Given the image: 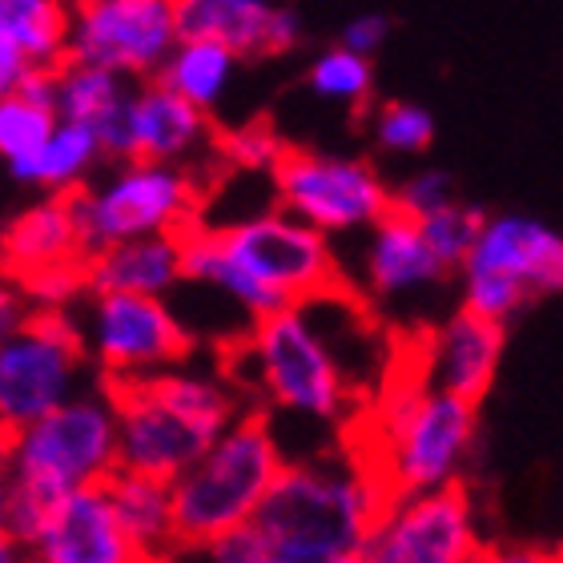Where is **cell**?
I'll return each instance as SVG.
<instances>
[{"label":"cell","instance_id":"ba28073f","mask_svg":"<svg viewBox=\"0 0 563 563\" xmlns=\"http://www.w3.org/2000/svg\"><path fill=\"white\" fill-rule=\"evenodd\" d=\"M85 366L89 351L69 310L33 306L21 330L0 342V459L24 427L81 395Z\"/></svg>","mask_w":563,"mask_h":563},{"label":"cell","instance_id":"6da1fadb","mask_svg":"<svg viewBox=\"0 0 563 563\" xmlns=\"http://www.w3.org/2000/svg\"><path fill=\"white\" fill-rule=\"evenodd\" d=\"M181 282L222 294L250 322L346 290L334 242L278 206L218 230H181Z\"/></svg>","mask_w":563,"mask_h":563},{"label":"cell","instance_id":"52a82bcc","mask_svg":"<svg viewBox=\"0 0 563 563\" xmlns=\"http://www.w3.org/2000/svg\"><path fill=\"white\" fill-rule=\"evenodd\" d=\"M206 181L177 165L121 162L101 186L73 189L85 254L121 246L133 238L181 234L201 222Z\"/></svg>","mask_w":563,"mask_h":563},{"label":"cell","instance_id":"5bb4252c","mask_svg":"<svg viewBox=\"0 0 563 563\" xmlns=\"http://www.w3.org/2000/svg\"><path fill=\"white\" fill-rule=\"evenodd\" d=\"M459 274H495L536 298L563 290V234L528 213H492Z\"/></svg>","mask_w":563,"mask_h":563},{"label":"cell","instance_id":"7a4b0ae2","mask_svg":"<svg viewBox=\"0 0 563 563\" xmlns=\"http://www.w3.org/2000/svg\"><path fill=\"white\" fill-rule=\"evenodd\" d=\"M387 504L390 495L383 492L371 463H358L346 451L310 455L278 471L254 516V528L278 552L306 563H330L363 552Z\"/></svg>","mask_w":563,"mask_h":563},{"label":"cell","instance_id":"836d02e7","mask_svg":"<svg viewBox=\"0 0 563 563\" xmlns=\"http://www.w3.org/2000/svg\"><path fill=\"white\" fill-rule=\"evenodd\" d=\"M29 310H33V302H29V298H24L9 278H0V342L21 330V322L29 318Z\"/></svg>","mask_w":563,"mask_h":563},{"label":"cell","instance_id":"83f0119b","mask_svg":"<svg viewBox=\"0 0 563 563\" xmlns=\"http://www.w3.org/2000/svg\"><path fill=\"white\" fill-rule=\"evenodd\" d=\"M282 153H286V141L271 130V125H238V130H225L213 137V157H222L234 174H274V165L282 162Z\"/></svg>","mask_w":563,"mask_h":563},{"label":"cell","instance_id":"ac0fdd59","mask_svg":"<svg viewBox=\"0 0 563 563\" xmlns=\"http://www.w3.org/2000/svg\"><path fill=\"white\" fill-rule=\"evenodd\" d=\"M29 560L36 563H153L121 528L109 504L106 483L81 487L60 499L48 528L33 543Z\"/></svg>","mask_w":563,"mask_h":563},{"label":"cell","instance_id":"9c48e42d","mask_svg":"<svg viewBox=\"0 0 563 563\" xmlns=\"http://www.w3.org/2000/svg\"><path fill=\"white\" fill-rule=\"evenodd\" d=\"M274 206L322 238L366 234L395 210V189L363 157L286 145L271 174Z\"/></svg>","mask_w":563,"mask_h":563},{"label":"cell","instance_id":"ffe728a7","mask_svg":"<svg viewBox=\"0 0 563 563\" xmlns=\"http://www.w3.org/2000/svg\"><path fill=\"white\" fill-rule=\"evenodd\" d=\"M181 286V234L133 238L97 250L85 262V294H137L165 298Z\"/></svg>","mask_w":563,"mask_h":563},{"label":"cell","instance_id":"9a60e30c","mask_svg":"<svg viewBox=\"0 0 563 563\" xmlns=\"http://www.w3.org/2000/svg\"><path fill=\"white\" fill-rule=\"evenodd\" d=\"M177 41H213L238 60L278 57L302 41V16L266 0H174Z\"/></svg>","mask_w":563,"mask_h":563},{"label":"cell","instance_id":"d4e9b609","mask_svg":"<svg viewBox=\"0 0 563 563\" xmlns=\"http://www.w3.org/2000/svg\"><path fill=\"white\" fill-rule=\"evenodd\" d=\"M97 162H106L97 133L85 130V125L57 121V130H53L48 145L41 150V162H36V186H45L48 194L81 189L89 186V174H93Z\"/></svg>","mask_w":563,"mask_h":563},{"label":"cell","instance_id":"d6986e66","mask_svg":"<svg viewBox=\"0 0 563 563\" xmlns=\"http://www.w3.org/2000/svg\"><path fill=\"white\" fill-rule=\"evenodd\" d=\"M451 274L434 262L419 234V222L407 213L390 210L378 225L363 234V254H358V282L371 298H411V294L443 286Z\"/></svg>","mask_w":563,"mask_h":563},{"label":"cell","instance_id":"d6a6232c","mask_svg":"<svg viewBox=\"0 0 563 563\" xmlns=\"http://www.w3.org/2000/svg\"><path fill=\"white\" fill-rule=\"evenodd\" d=\"M29 73H33L29 57H24L21 48L12 45L9 36L0 33V97H12V93H16Z\"/></svg>","mask_w":563,"mask_h":563},{"label":"cell","instance_id":"8fae6325","mask_svg":"<svg viewBox=\"0 0 563 563\" xmlns=\"http://www.w3.org/2000/svg\"><path fill=\"white\" fill-rule=\"evenodd\" d=\"M69 16V65L153 81L177 48L174 0H85Z\"/></svg>","mask_w":563,"mask_h":563},{"label":"cell","instance_id":"e0dca14e","mask_svg":"<svg viewBox=\"0 0 563 563\" xmlns=\"http://www.w3.org/2000/svg\"><path fill=\"white\" fill-rule=\"evenodd\" d=\"M213 121L169 93L162 81H137L125 106V162L194 169L201 153H213Z\"/></svg>","mask_w":563,"mask_h":563},{"label":"cell","instance_id":"44dd1931","mask_svg":"<svg viewBox=\"0 0 563 563\" xmlns=\"http://www.w3.org/2000/svg\"><path fill=\"white\" fill-rule=\"evenodd\" d=\"M106 492L121 528L130 531V540L153 563H165V555L174 552V495H169V483L113 471L106 479Z\"/></svg>","mask_w":563,"mask_h":563},{"label":"cell","instance_id":"2e32d148","mask_svg":"<svg viewBox=\"0 0 563 563\" xmlns=\"http://www.w3.org/2000/svg\"><path fill=\"white\" fill-rule=\"evenodd\" d=\"M507 346V327L487 322L459 306L431 339L422 342L419 371L427 387L443 390L451 399L479 407L499 375V358Z\"/></svg>","mask_w":563,"mask_h":563},{"label":"cell","instance_id":"74e56055","mask_svg":"<svg viewBox=\"0 0 563 563\" xmlns=\"http://www.w3.org/2000/svg\"><path fill=\"white\" fill-rule=\"evenodd\" d=\"M29 563H36V560H29Z\"/></svg>","mask_w":563,"mask_h":563},{"label":"cell","instance_id":"e575fe53","mask_svg":"<svg viewBox=\"0 0 563 563\" xmlns=\"http://www.w3.org/2000/svg\"><path fill=\"white\" fill-rule=\"evenodd\" d=\"M0 563H29V552L12 540L9 531H0Z\"/></svg>","mask_w":563,"mask_h":563},{"label":"cell","instance_id":"4fadbf2b","mask_svg":"<svg viewBox=\"0 0 563 563\" xmlns=\"http://www.w3.org/2000/svg\"><path fill=\"white\" fill-rule=\"evenodd\" d=\"M118 415V471L145 475V479H181L206 451L210 434L189 419L169 411L145 383H97Z\"/></svg>","mask_w":563,"mask_h":563},{"label":"cell","instance_id":"d590c367","mask_svg":"<svg viewBox=\"0 0 563 563\" xmlns=\"http://www.w3.org/2000/svg\"><path fill=\"white\" fill-rule=\"evenodd\" d=\"M9 495H12V475H9V463L0 459V531H4V516H9Z\"/></svg>","mask_w":563,"mask_h":563},{"label":"cell","instance_id":"7c38bea8","mask_svg":"<svg viewBox=\"0 0 563 563\" xmlns=\"http://www.w3.org/2000/svg\"><path fill=\"white\" fill-rule=\"evenodd\" d=\"M483 540L463 483L390 499L363 543L366 563H471Z\"/></svg>","mask_w":563,"mask_h":563},{"label":"cell","instance_id":"4dcf8cb0","mask_svg":"<svg viewBox=\"0 0 563 563\" xmlns=\"http://www.w3.org/2000/svg\"><path fill=\"white\" fill-rule=\"evenodd\" d=\"M387 36H390L387 16H383V12H363V16H354V21L342 24L339 48L371 60V53H378V48L387 45Z\"/></svg>","mask_w":563,"mask_h":563},{"label":"cell","instance_id":"603a6c76","mask_svg":"<svg viewBox=\"0 0 563 563\" xmlns=\"http://www.w3.org/2000/svg\"><path fill=\"white\" fill-rule=\"evenodd\" d=\"M69 9L57 0H0V33L33 69H60L69 53Z\"/></svg>","mask_w":563,"mask_h":563},{"label":"cell","instance_id":"cb8c5ba5","mask_svg":"<svg viewBox=\"0 0 563 563\" xmlns=\"http://www.w3.org/2000/svg\"><path fill=\"white\" fill-rule=\"evenodd\" d=\"M57 130V109L36 106L29 97H0V157L9 174L24 186H36V162Z\"/></svg>","mask_w":563,"mask_h":563},{"label":"cell","instance_id":"8992f818","mask_svg":"<svg viewBox=\"0 0 563 563\" xmlns=\"http://www.w3.org/2000/svg\"><path fill=\"white\" fill-rule=\"evenodd\" d=\"M12 487L57 507L65 495L97 487L118 471V415L101 387L24 427L4 451Z\"/></svg>","mask_w":563,"mask_h":563},{"label":"cell","instance_id":"3957f363","mask_svg":"<svg viewBox=\"0 0 563 563\" xmlns=\"http://www.w3.org/2000/svg\"><path fill=\"white\" fill-rule=\"evenodd\" d=\"M286 459L262 411H246L210 451L169 483L174 495V548H201L250 528L262 499L271 495Z\"/></svg>","mask_w":563,"mask_h":563},{"label":"cell","instance_id":"1f68e13d","mask_svg":"<svg viewBox=\"0 0 563 563\" xmlns=\"http://www.w3.org/2000/svg\"><path fill=\"white\" fill-rule=\"evenodd\" d=\"M471 563H563V552L531 548V543H495V548H479Z\"/></svg>","mask_w":563,"mask_h":563},{"label":"cell","instance_id":"f546056e","mask_svg":"<svg viewBox=\"0 0 563 563\" xmlns=\"http://www.w3.org/2000/svg\"><path fill=\"white\" fill-rule=\"evenodd\" d=\"M451 201H455V181H451V174H443V169H419V174H411L395 189V210L407 213L411 222H419V218H427V213H434V210H443Z\"/></svg>","mask_w":563,"mask_h":563},{"label":"cell","instance_id":"30bf717a","mask_svg":"<svg viewBox=\"0 0 563 563\" xmlns=\"http://www.w3.org/2000/svg\"><path fill=\"white\" fill-rule=\"evenodd\" d=\"M81 339L101 383L153 378L186 363L194 351L186 322L169 310V302L137 294H89Z\"/></svg>","mask_w":563,"mask_h":563},{"label":"cell","instance_id":"484cf974","mask_svg":"<svg viewBox=\"0 0 563 563\" xmlns=\"http://www.w3.org/2000/svg\"><path fill=\"white\" fill-rule=\"evenodd\" d=\"M483 222H487V213L455 198L451 206H443V210L419 218V234H422V242H427V250L434 254V262H439L446 274H459L467 266Z\"/></svg>","mask_w":563,"mask_h":563},{"label":"cell","instance_id":"f1b7e54d","mask_svg":"<svg viewBox=\"0 0 563 563\" xmlns=\"http://www.w3.org/2000/svg\"><path fill=\"white\" fill-rule=\"evenodd\" d=\"M375 141L378 150L395 153V157L427 153L434 141V118L411 101H387L375 109Z\"/></svg>","mask_w":563,"mask_h":563},{"label":"cell","instance_id":"8d00e7d4","mask_svg":"<svg viewBox=\"0 0 563 563\" xmlns=\"http://www.w3.org/2000/svg\"><path fill=\"white\" fill-rule=\"evenodd\" d=\"M330 563H366L363 552H354V555H339V560H330Z\"/></svg>","mask_w":563,"mask_h":563},{"label":"cell","instance_id":"277c9868","mask_svg":"<svg viewBox=\"0 0 563 563\" xmlns=\"http://www.w3.org/2000/svg\"><path fill=\"white\" fill-rule=\"evenodd\" d=\"M419 366V363H415ZM479 431V407L427 387L422 371L399 375L378 395V451L375 471L390 499L455 487Z\"/></svg>","mask_w":563,"mask_h":563},{"label":"cell","instance_id":"4316f807","mask_svg":"<svg viewBox=\"0 0 563 563\" xmlns=\"http://www.w3.org/2000/svg\"><path fill=\"white\" fill-rule=\"evenodd\" d=\"M310 93H318L322 101H339V106H366L375 93V69L366 57H354L346 48H327L318 53L310 73H306Z\"/></svg>","mask_w":563,"mask_h":563},{"label":"cell","instance_id":"7402d4cb","mask_svg":"<svg viewBox=\"0 0 563 563\" xmlns=\"http://www.w3.org/2000/svg\"><path fill=\"white\" fill-rule=\"evenodd\" d=\"M238 65L242 60L230 48L213 45V41H177V48L165 57V65L157 69L153 81H162L169 93H177L186 106H194L198 113L210 118L230 93Z\"/></svg>","mask_w":563,"mask_h":563},{"label":"cell","instance_id":"5b68a950","mask_svg":"<svg viewBox=\"0 0 563 563\" xmlns=\"http://www.w3.org/2000/svg\"><path fill=\"white\" fill-rule=\"evenodd\" d=\"M238 354H246L250 366L238 395L254 411H282L306 422H342L351 415V378L302 306L254 322L238 342Z\"/></svg>","mask_w":563,"mask_h":563}]
</instances>
